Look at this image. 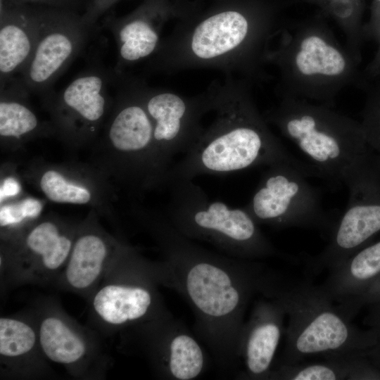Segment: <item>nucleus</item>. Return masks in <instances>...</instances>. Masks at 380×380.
Returning <instances> with one entry per match:
<instances>
[{"label": "nucleus", "instance_id": "f257e3e1", "mask_svg": "<svg viewBox=\"0 0 380 380\" xmlns=\"http://www.w3.org/2000/svg\"><path fill=\"white\" fill-rule=\"evenodd\" d=\"M133 213L154 236L164 256L167 287L179 293L195 316L196 334L223 371L239 365L244 315L258 294L267 267L260 262L217 253L176 229L165 214L135 206Z\"/></svg>", "mask_w": 380, "mask_h": 380}, {"label": "nucleus", "instance_id": "f03ea898", "mask_svg": "<svg viewBox=\"0 0 380 380\" xmlns=\"http://www.w3.org/2000/svg\"><path fill=\"white\" fill-rule=\"evenodd\" d=\"M180 20L151 58V68L166 73L215 68L250 82L267 76L265 57L276 25L275 11L260 0H216Z\"/></svg>", "mask_w": 380, "mask_h": 380}, {"label": "nucleus", "instance_id": "7ed1b4c3", "mask_svg": "<svg viewBox=\"0 0 380 380\" xmlns=\"http://www.w3.org/2000/svg\"><path fill=\"white\" fill-rule=\"evenodd\" d=\"M251 86L248 80L233 76L209 85L206 91L215 118L193 148L171 166L166 184L173 179L228 175L282 162L316 169L288 152L273 134L258 110Z\"/></svg>", "mask_w": 380, "mask_h": 380}, {"label": "nucleus", "instance_id": "20e7f679", "mask_svg": "<svg viewBox=\"0 0 380 380\" xmlns=\"http://www.w3.org/2000/svg\"><path fill=\"white\" fill-rule=\"evenodd\" d=\"M258 294L281 305L289 322L286 345L278 365H293L307 357L358 354L376 343L378 332H363L350 323L322 285L267 269Z\"/></svg>", "mask_w": 380, "mask_h": 380}, {"label": "nucleus", "instance_id": "39448f33", "mask_svg": "<svg viewBox=\"0 0 380 380\" xmlns=\"http://www.w3.org/2000/svg\"><path fill=\"white\" fill-rule=\"evenodd\" d=\"M275 35L277 42L270 44L265 61L278 70L279 97L333 107L343 89L360 83L359 62L322 19L279 27Z\"/></svg>", "mask_w": 380, "mask_h": 380}, {"label": "nucleus", "instance_id": "423d86ee", "mask_svg": "<svg viewBox=\"0 0 380 380\" xmlns=\"http://www.w3.org/2000/svg\"><path fill=\"white\" fill-rule=\"evenodd\" d=\"M315 167L331 186L343 184L347 172L369 156V147L360 121L333 107L290 96L280 97L263 113Z\"/></svg>", "mask_w": 380, "mask_h": 380}, {"label": "nucleus", "instance_id": "0eeeda50", "mask_svg": "<svg viewBox=\"0 0 380 380\" xmlns=\"http://www.w3.org/2000/svg\"><path fill=\"white\" fill-rule=\"evenodd\" d=\"M165 214L181 234L202 241L233 258L257 260L281 256L262 232L260 225L245 207L233 208L211 200L193 179H173Z\"/></svg>", "mask_w": 380, "mask_h": 380}, {"label": "nucleus", "instance_id": "6e6552de", "mask_svg": "<svg viewBox=\"0 0 380 380\" xmlns=\"http://www.w3.org/2000/svg\"><path fill=\"white\" fill-rule=\"evenodd\" d=\"M267 167L244 206L257 223L314 229L329 236L341 214L325 210L319 191L308 182V177L321 179L319 171L287 162Z\"/></svg>", "mask_w": 380, "mask_h": 380}, {"label": "nucleus", "instance_id": "1a4fd4ad", "mask_svg": "<svg viewBox=\"0 0 380 380\" xmlns=\"http://www.w3.org/2000/svg\"><path fill=\"white\" fill-rule=\"evenodd\" d=\"M121 81L106 128L117 172L139 190L165 187L168 172L157 154L151 120L142 98L144 82L134 78Z\"/></svg>", "mask_w": 380, "mask_h": 380}, {"label": "nucleus", "instance_id": "9d476101", "mask_svg": "<svg viewBox=\"0 0 380 380\" xmlns=\"http://www.w3.org/2000/svg\"><path fill=\"white\" fill-rule=\"evenodd\" d=\"M349 191L344 212L338 217L324 248L307 255V272L317 275L337 267L380 232V158L374 152L348 171L343 181Z\"/></svg>", "mask_w": 380, "mask_h": 380}, {"label": "nucleus", "instance_id": "9b49d317", "mask_svg": "<svg viewBox=\"0 0 380 380\" xmlns=\"http://www.w3.org/2000/svg\"><path fill=\"white\" fill-rule=\"evenodd\" d=\"M93 27L72 10L39 8L38 36L32 57L20 74L30 93H48L80 53Z\"/></svg>", "mask_w": 380, "mask_h": 380}, {"label": "nucleus", "instance_id": "f8f14e48", "mask_svg": "<svg viewBox=\"0 0 380 380\" xmlns=\"http://www.w3.org/2000/svg\"><path fill=\"white\" fill-rule=\"evenodd\" d=\"M144 104L153 126V141L162 166L169 172L172 158L188 153L205 128L202 119L210 111L207 91L186 96L166 89L141 87Z\"/></svg>", "mask_w": 380, "mask_h": 380}, {"label": "nucleus", "instance_id": "ddd939ff", "mask_svg": "<svg viewBox=\"0 0 380 380\" xmlns=\"http://www.w3.org/2000/svg\"><path fill=\"white\" fill-rule=\"evenodd\" d=\"M107 76L97 68L87 70L60 92L47 96L55 127L65 139L82 142L97 132L111 105Z\"/></svg>", "mask_w": 380, "mask_h": 380}, {"label": "nucleus", "instance_id": "4468645a", "mask_svg": "<svg viewBox=\"0 0 380 380\" xmlns=\"http://www.w3.org/2000/svg\"><path fill=\"white\" fill-rule=\"evenodd\" d=\"M199 10L182 0H144L134 11L110 20L108 26L118 49L117 69L151 58L158 51L165 24L182 20Z\"/></svg>", "mask_w": 380, "mask_h": 380}, {"label": "nucleus", "instance_id": "2eb2a0df", "mask_svg": "<svg viewBox=\"0 0 380 380\" xmlns=\"http://www.w3.org/2000/svg\"><path fill=\"white\" fill-rule=\"evenodd\" d=\"M153 364L165 379L192 380L208 366V356L197 338L169 312L146 324Z\"/></svg>", "mask_w": 380, "mask_h": 380}, {"label": "nucleus", "instance_id": "dca6fc26", "mask_svg": "<svg viewBox=\"0 0 380 380\" xmlns=\"http://www.w3.org/2000/svg\"><path fill=\"white\" fill-rule=\"evenodd\" d=\"M285 311L277 301L261 296L243 326L237 349L243 365L240 379L268 380L283 331Z\"/></svg>", "mask_w": 380, "mask_h": 380}, {"label": "nucleus", "instance_id": "f3484780", "mask_svg": "<svg viewBox=\"0 0 380 380\" xmlns=\"http://www.w3.org/2000/svg\"><path fill=\"white\" fill-rule=\"evenodd\" d=\"M22 231L15 257L25 272L44 277L67 262L75 238L61 222L39 217Z\"/></svg>", "mask_w": 380, "mask_h": 380}, {"label": "nucleus", "instance_id": "a211bd4d", "mask_svg": "<svg viewBox=\"0 0 380 380\" xmlns=\"http://www.w3.org/2000/svg\"><path fill=\"white\" fill-rule=\"evenodd\" d=\"M39 29V8L1 0V85L24 70L34 52Z\"/></svg>", "mask_w": 380, "mask_h": 380}, {"label": "nucleus", "instance_id": "6ab92c4d", "mask_svg": "<svg viewBox=\"0 0 380 380\" xmlns=\"http://www.w3.org/2000/svg\"><path fill=\"white\" fill-rule=\"evenodd\" d=\"M329 272L321 285L336 303L362 293L380 277V241L360 249Z\"/></svg>", "mask_w": 380, "mask_h": 380}, {"label": "nucleus", "instance_id": "aec40b11", "mask_svg": "<svg viewBox=\"0 0 380 380\" xmlns=\"http://www.w3.org/2000/svg\"><path fill=\"white\" fill-rule=\"evenodd\" d=\"M29 93L19 78L13 77L1 85V144H20L42 133V125L28 102Z\"/></svg>", "mask_w": 380, "mask_h": 380}, {"label": "nucleus", "instance_id": "412c9836", "mask_svg": "<svg viewBox=\"0 0 380 380\" xmlns=\"http://www.w3.org/2000/svg\"><path fill=\"white\" fill-rule=\"evenodd\" d=\"M112 251V244L101 233L93 230L81 232L75 238L66 262L68 284L77 290L91 287L100 277Z\"/></svg>", "mask_w": 380, "mask_h": 380}, {"label": "nucleus", "instance_id": "4be33fe9", "mask_svg": "<svg viewBox=\"0 0 380 380\" xmlns=\"http://www.w3.org/2000/svg\"><path fill=\"white\" fill-rule=\"evenodd\" d=\"M324 358L321 362L277 365L273 367L269 380L360 379L369 372L360 355H334Z\"/></svg>", "mask_w": 380, "mask_h": 380}, {"label": "nucleus", "instance_id": "5701e85b", "mask_svg": "<svg viewBox=\"0 0 380 380\" xmlns=\"http://www.w3.org/2000/svg\"><path fill=\"white\" fill-rule=\"evenodd\" d=\"M37 184L50 201L72 205H94L99 190L89 179L62 167L48 166L39 171Z\"/></svg>", "mask_w": 380, "mask_h": 380}, {"label": "nucleus", "instance_id": "b1692460", "mask_svg": "<svg viewBox=\"0 0 380 380\" xmlns=\"http://www.w3.org/2000/svg\"><path fill=\"white\" fill-rule=\"evenodd\" d=\"M39 339L44 353L51 361L71 365L82 359L87 346L81 336L61 319L50 316L42 322Z\"/></svg>", "mask_w": 380, "mask_h": 380}, {"label": "nucleus", "instance_id": "393cba45", "mask_svg": "<svg viewBox=\"0 0 380 380\" xmlns=\"http://www.w3.org/2000/svg\"><path fill=\"white\" fill-rule=\"evenodd\" d=\"M36 334L27 323L11 317L0 319V354L7 357L25 355L33 348Z\"/></svg>", "mask_w": 380, "mask_h": 380}, {"label": "nucleus", "instance_id": "a878e982", "mask_svg": "<svg viewBox=\"0 0 380 380\" xmlns=\"http://www.w3.org/2000/svg\"><path fill=\"white\" fill-rule=\"evenodd\" d=\"M42 210V202L32 197L18 198L1 203V232L14 234L22 231L39 218Z\"/></svg>", "mask_w": 380, "mask_h": 380}, {"label": "nucleus", "instance_id": "bb28decb", "mask_svg": "<svg viewBox=\"0 0 380 380\" xmlns=\"http://www.w3.org/2000/svg\"><path fill=\"white\" fill-rule=\"evenodd\" d=\"M360 122L369 147L380 158V87L369 90Z\"/></svg>", "mask_w": 380, "mask_h": 380}, {"label": "nucleus", "instance_id": "cd10ccee", "mask_svg": "<svg viewBox=\"0 0 380 380\" xmlns=\"http://www.w3.org/2000/svg\"><path fill=\"white\" fill-rule=\"evenodd\" d=\"M119 1L120 0H91L82 16L86 22L93 26L99 17L106 12Z\"/></svg>", "mask_w": 380, "mask_h": 380}, {"label": "nucleus", "instance_id": "c85d7f7f", "mask_svg": "<svg viewBox=\"0 0 380 380\" xmlns=\"http://www.w3.org/2000/svg\"><path fill=\"white\" fill-rule=\"evenodd\" d=\"M365 35L374 38L377 42L380 40V0H374L371 17L368 24L363 27Z\"/></svg>", "mask_w": 380, "mask_h": 380}, {"label": "nucleus", "instance_id": "c756f323", "mask_svg": "<svg viewBox=\"0 0 380 380\" xmlns=\"http://www.w3.org/2000/svg\"><path fill=\"white\" fill-rule=\"evenodd\" d=\"M1 203L14 198H18L21 193L19 181L14 177L7 176L1 182L0 189Z\"/></svg>", "mask_w": 380, "mask_h": 380}, {"label": "nucleus", "instance_id": "7c9ffc66", "mask_svg": "<svg viewBox=\"0 0 380 380\" xmlns=\"http://www.w3.org/2000/svg\"><path fill=\"white\" fill-rule=\"evenodd\" d=\"M21 4L32 3L52 6L54 8L70 9V6L75 4L77 0H7Z\"/></svg>", "mask_w": 380, "mask_h": 380}, {"label": "nucleus", "instance_id": "2f4dec72", "mask_svg": "<svg viewBox=\"0 0 380 380\" xmlns=\"http://www.w3.org/2000/svg\"><path fill=\"white\" fill-rule=\"evenodd\" d=\"M379 46L377 51L371 61L365 69V74L361 76V78L365 76L369 77H374L377 75L380 72V40L378 42Z\"/></svg>", "mask_w": 380, "mask_h": 380}, {"label": "nucleus", "instance_id": "473e14b6", "mask_svg": "<svg viewBox=\"0 0 380 380\" xmlns=\"http://www.w3.org/2000/svg\"><path fill=\"white\" fill-rule=\"evenodd\" d=\"M379 74H380V72H379V73L378 75H379ZM376 76H375V77H376ZM379 87H380V84H379Z\"/></svg>", "mask_w": 380, "mask_h": 380}, {"label": "nucleus", "instance_id": "72a5a7b5", "mask_svg": "<svg viewBox=\"0 0 380 380\" xmlns=\"http://www.w3.org/2000/svg\"><path fill=\"white\" fill-rule=\"evenodd\" d=\"M312 1H314V0H312Z\"/></svg>", "mask_w": 380, "mask_h": 380}]
</instances>
